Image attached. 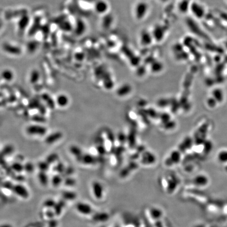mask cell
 Returning a JSON list of instances; mask_svg holds the SVG:
<instances>
[{"label": "cell", "instance_id": "21", "mask_svg": "<svg viewBox=\"0 0 227 227\" xmlns=\"http://www.w3.org/2000/svg\"><path fill=\"white\" fill-rule=\"evenodd\" d=\"M39 77H40V75L38 74V73L37 72H34L33 73L31 76V82L33 83H35L38 81Z\"/></svg>", "mask_w": 227, "mask_h": 227}, {"label": "cell", "instance_id": "14", "mask_svg": "<svg viewBox=\"0 0 227 227\" xmlns=\"http://www.w3.org/2000/svg\"><path fill=\"white\" fill-rule=\"evenodd\" d=\"M51 182L54 187H58L63 182V178L60 175H55L52 177Z\"/></svg>", "mask_w": 227, "mask_h": 227}, {"label": "cell", "instance_id": "11", "mask_svg": "<svg viewBox=\"0 0 227 227\" xmlns=\"http://www.w3.org/2000/svg\"><path fill=\"white\" fill-rule=\"evenodd\" d=\"M38 179L41 184L44 186H47L49 182L48 176L46 174V172L41 171L40 173H38Z\"/></svg>", "mask_w": 227, "mask_h": 227}, {"label": "cell", "instance_id": "6", "mask_svg": "<svg viewBox=\"0 0 227 227\" xmlns=\"http://www.w3.org/2000/svg\"><path fill=\"white\" fill-rule=\"evenodd\" d=\"M191 10L193 12V13L195 14L197 18H201L203 16L204 14V11L203 9V8L199 5L198 4L193 3L191 6Z\"/></svg>", "mask_w": 227, "mask_h": 227}, {"label": "cell", "instance_id": "5", "mask_svg": "<svg viewBox=\"0 0 227 227\" xmlns=\"http://www.w3.org/2000/svg\"><path fill=\"white\" fill-rule=\"evenodd\" d=\"M65 205H66V203H65L64 200H60V201H58V203H56L54 207L53 208L54 212L55 215H60L62 213V212L63 209H64Z\"/></svg>", "mask_w": 227, "mask_h": 227}, {"label": "cell", "instance_id": "19", "mask_svg": "<svg viewBox=\"0 0 227 227\" xmlns=\"http://www.w3.org/2000/svg\"><path fill=\"white\" fill-rule=\"evenodd\" d=\"M38 168L41 171L46 172L49 169V164L47 162H41L38 164Z\"/></svg>", "mask_w": 227, "mask_h": 227}, {"label": "cell", "instance_id": "3", "mask_svg": "<svg viewBox=\"0 0 227 227\" xmlns=\"http://www.w3.org/2000/svg\"><path fill=\"white\" fill-rule=\"evenodd\" d=\"M76 209L79 213L83 215H89L93 212V209L91 205L82 202L77 203Z\"/></svg>", "mask_w": 227, "mask_h": 227}, {"label": "cell", "instance_id": "8", "mask_svg": "<svg viewBox=\"0 0 227 227\" xmlns=\"http://www.w3.org/2000/svg\"><path fill=\"white\" fill-rule=\"evenodd\" d=\"M77 193L72 191H64L62 193L63 198L65 200L73 201L76 199Z\"/></svg>", "mask_w": 227, "mask_h": 227}, {"label": "cell", "instance_id": "20", "mask_svg": "<svg viewBox=\"0 0 227 227\" xmlns=\"http://www.w3.org/2000/svg\"><path fill=\"white\" fill-rule=\"evenodd\" d=\"M218 159L222 163L227 162V151H222L219 153Z\"/></svg>", "mask_w": 227, "mask_h": 227}, {"label": "cell", "instance_id": "23", "mask_svg": "<svg viewBox=\"0 0 227 227\" xmlns=\"http://www.w3.org/2000/svg\"><path fill=\"white\" fill-rule=\"evenodd\" d=\"M58 158L57 155L55 154H53V155H50L47 158V161L46 162L48 164H51V163H54L55 161H57Z\"/></svg>", "mask_w": 227, "mask_h": 227}, {"label": "cell", "instance_id": "15", "mask_svg": "<svg viewBox=\"0 0 227 227\" xmlns=\"http://www.w3.org/2000/svg\"><path fill=\"white\" fill-rule=\"evenodd\" d=\"M2 76L4 80L6 81H11L13 79V74L10 70H4L2 73Z\"/></svg>", "mask_w": 227, "mask_h": 227}, {"label": "cell", "instance_id": "24", "mask_svg": "<svg viewBox=\"0 0 227 227\" xmlns=\"http://www.w3.org/2000/svg\"><path fill=\"white\" fill-rule=\"evenodd\" d=\"M56 170L59 173H64L65 170L64 166L62 164L60 163L57 166V167H56Z\"/></svg>", "mask_w": 227, "mask_h": 227}, {"label": "cell", "instance_id": "22", "mask_svg": "<svg viewBox=\"0 0 227 227\" xmlns=\"http://www.w3.org/2000/svg\"><path fill=\"white\" fill-rule=\"evenodd\" d=\"M24 170L28 173H32L34 170V166L31 163H27L24 166Z\"/></svg>", "mask_w": 227, "mask_h": 227}, {"label": "cell", "instance_id": "27", "mask_svg": "<svg viewBox=\"0 0 227 227\" xmlns=\"http://www.w3.org/2000/svg\"><path fill=\"white\" fill-rule=\"evenodd\" d=\"M0 227H13L12 226V225L9 224V223H4L0 225Z\"/></svg>", "mask_w": 227, "mask_h": 227}, {"label": "cell", "instance_id": "7", "mask_svg": "<svg viewBox=\"0 0 227 227\" xmlns=\"http://www.w3.org/2000/svg\"><path fill=\"white\" fill-rule=\"evenodd\" d=\"M92 219L96 222H105L109 219V216L107 213L105 212H98L95 213L92 216Z\"/></svg>", "mask_w": 227, "mask_h": 227}, {"label": "cell", "instance_id": "10", "mask_svg": "<svg viewBox=\"0 0 227 227\" xmlns=\"http://www.w3.org/2000/svg\"><path fill=\"white\" fill-rule=\"evenodd\" d=\"M149 214L152 219L157 220L161 219V218L163 216V212L160 209H158L157 208H154L150 210Z\"/></svg>", "mask_w": 227, "mask_h": 227}, {"label": "cell", "instance_id": "25", "mask_svg": "<svg viewBox=\"0 0 227 227\" xmlns=\"http://www.w3.org/2000/svg\"><path fill=\"white\" fill-rule=\"evenodd\" d=\"M58 225L57 221L55 219H50V221L48 222V226L49 227H57Z\"/></svg>", "mask_w": 227, "mask_h": 227}, {"label": "cell", "instance_id": "9", "mask_svg": "<svg viewBox=\"0 0 227 227\" xmlns=\"http://www.w3.org/2000/svg\"><path fill=\"white\" fill-rule=\"evenodd\" d=\"M57 102L60 106L63 107L66 106L69 102L68 97L65 95H60L57 97Z\"/></svg>", "mask_w": 227, "mask_h": 227}, {"label": "cell", "instance_id": "1", "mask_svg": "<svg viewBox=\"0 0 227 227\" xmlns=\"http://www.w3.org/2000/svg\"><path fill=\"white\" fill-rule=\"evenodd\" d=\"M92 191L95 199L101 200L106 194V190L102 183L99 181H94L92 183Z\"/></svg>", "mask_w": 227, "mask_h": 227}, {"label": "cell", "instance_id": "4", "mask_svg": "<svg viewBox=\"0 0 227 227\" xmlns=\"http://www.w3.org/2000/svg\"><path fill=\"white\" fill-rule=\"evenodd\" d=\"M12 190L16 195L23 199L28 198L30 196L29 192L26 187L20 184L14 185Z\"/></svg>", "mask_w": 227, "mask_h": 227}, {"label": "cell", "instance_id": "17", "mask_svg": "<svg viewBox=\"0 0 227 227\" xmlns=\"http://www.w3.org/2000/svg\"><path fill=\"white\" fill-rule=\"evenodd\" d=\"M56 202L52 199H46L43 203V206L47 209L53 208L55 205L56 204Z\"/></svg>", "mask_w": 227, "mask_h": 227}, {"label": "cell", "instance_id": "16", "mask_svg": "<svg viewBox=\"0 0 227 227\" xmlns=\"http://www.w3.org/2000/svg\"><path fill=\"white\" fill-rule=\"evenodd\" d=\"M11 168L13 169V170L17 173H21L24 170V166L21 164L20 163H15L13 164Z\"/></svg>", "mask_w": 227, "mask_h": 227}, {"label": "cell", "instance_id": "2", "mask_svg": "<svg viewBox=\"0 0 227 227\" xmlns=\"http://www.w3.org/2000/svg\"><path fill=\"white\" fill-rule=\"evenodd\" d=\"M26 131L29 135L33 136H43L46 134L47 129L41 125H31L26 129Z\"/></svg>", "mask_w": 227, "mask_h": 227}, {"label": "cell", "instance_id": "12", "mask_svg": "<svg viewBox=\"0 0 227 227\" xmlns=\"http://www.w3.org/2000/svg\"><path fill=\"white\" fill-rule=\"evenodd\" d=\"M61 137L62 134L60 133H53L47 137L46 139V142L47 144H53L59 140Z\"/></svg>", "mask_w": 227, "mask_h": 227}, {"label": "cell", "instance_id": "26", "mask_svg": "<svg viewBox=\"0 0 227 227\" xmlns=\"http://www.w3.org/2000/svg\"><path fill=\"white\" fill-rule=\"evenodd\" d=\"M46 216L50 219H53L54 216L55 215L54 211H51L50 210L48 211H46Z\"/></svg>", "mask_w": 227, "mask_h": 227}, {"label": "cell", "instance_id": "18", "mask_svg": "<svg viewBox=\"0 0 227 227\" xmlns=\"http://www.w3.org/2000/svg\"><path fill=\"white\" fill-rule=\"evenodd\" d=\"M76 183V181L75 179L71 178V177H67L65 179L64 184L65 186L68 187H74Z\"/></svg>", "mask_w": 227, "mask_h": 227}, {"label": "cell", "instance_id": "13", "mask_svg": "<svg viewBox=\"0 0 227 227\" xmlns=\"http://www.w3.org/2000/svg\"><path fill=\"white\" fill-rule=\"evenodd\" d=\"M96 8L97 12H99L100 13H104V12L106 11L107 8H108V6H107V4L106 2H104V1H101L96 4Z\"/></svg>", "mask_w": 227, "mask_h": 227}]
</instances>
